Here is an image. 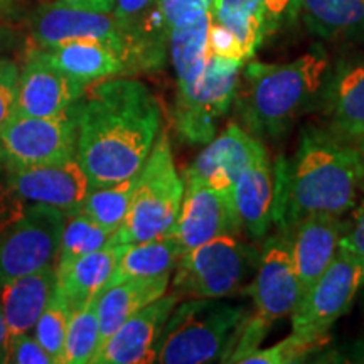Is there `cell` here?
I'll return each instance as SVG.
<instances>
[{
  "label": "cell",
  "instance_id": "cell-39",
  "mask_svg": "<svg viewBox=\"0 0 364 364\" xmlns=\"http://www.w3.org/2000/svg\"><path fill=\"white\" fill-rule=\"evenodd\" d=\"M263 11L267 33L270 34L284 24L285 21H294L299 17L300 0H255Z\"/></svg>",
  "mask_w": 364,
  "mask_h": 364
},
{
  "label": "cell",
  "instance_id": "cell-41",
  "mask_svg": "<svg viewBox=\"0 0 364 364\" xmlns=\"http://www.w3.org/2000/svg\"><path fill=\"white\" fill-rule=\"evenodd\" d=\"M213 0H162V9L171 29L176 22L199 11H209Z\"/></svg>",
  "mask_w": 364,
  "mask_h": 364
},
{
  "label": "cell",
  "instance_id": "cell-2",
  "mask_svg": "<svg viewBox=\"0 0 364 364\" xmlns=\"http://www.w3.org/2000/svg\"><path fill=\"white\" fill-rule=\"evenodd\" d=\"M358 164L351 144L321 125H306L292 161H280L273 223L292 233L311 215L341 216L358 204Z\"/></svg>",
  "mask_w": 364,
  "mask_h": 364
},
{
  "label": "cell",
  "instance_id": "cell-9",
  "mask_svg": "<svg viewBox=\"0 0 364 364\" xmlns=\"http://www.w3.org/2000/svg\"><path fill=\"white\" fill-rule=\"evenodd\" d=\"M65 225V213L33 204L22 220L0 235V287L53 265Z\"/></svg>",
  "mask_w": 364,
  "mask_h": 364
},
{
  "label": "cell",
  "instance_id": "cell-8",
  "mask_svg": "<svg viewBox=\"0 0 364 364\" xmlns=\"http://www.w3.org/2000/svg\"><path fill=\"white\" fill-rule=\"evenodd\" d=\"M364 285V263L339 248L338 257L292 312V332L327 338L331 327L351 309Z\"/></svg>",
  "mask_w": 364,
  "mask_h": 364
},
{
  "label": "cell",
  "instance_id": "cell-44",
  "mask_svg": "<svg viewBox=\"0 0 364 364\" xmlns=\"http://www.w3.org/2000/svg\"><path fill=\"white\" fill-rule=\"evenodd\" d=\"M354 149V154H356V164H358V186L359 191L364 193V136L359 139L358 142L351 144Z\"/></svg>",
  "mask_w": 364,
  "mask_h": 364
},
{
  "label": "cell",
  "instance_id": "cell-40",
  "mask_svg": "<svg viewBox=\"0 0 364 364\" xmlns=\"http://www.w3.org/2000/svg\"><path fill=\"white\" fill-rule=\"evenodd\" d=\"M341 250L358 257L364 263V201L353 208L351 221L346 223V231L339 243Z\"/></svg>",
  "mask_w": 364,
  "mask_h": 364
},
{
  "label": "cell",
  "instance_id": "cell-3",
  "mask_svg": "<svg viewBox=\"0 0 364 364\" xmlns=\"http://www.w3.org/2000/svg\"><path fill=\"white\" fill-rule=\"evenodd\" d=\"M329 66L321 46L289 63H248L235 102L250 134L279 139L300 115L316 110Z\"/></svg>",
  "mask_w": 364,
  "mask_h": 364
},
{
  "label": "cell",
  "instance_id": "cell-42",
  "mask_svg": "<svg viewBox=\"0 0 364 364\" xmlns=\"http://www.w3.org/2000/svg\"><path fill=\"white\" fill-rule=\"evenodd\" d=\"M59 2H65L73 7L86 9V11L112 14L117 0H59Z\"/></svg>",
  "mask_w": 364,
  "mask_h": 364
},
{
  "label": "cell",
  "instance_id": "cell-47",
  "mask_svg": "<svg viewBox=\"0 0 364 364\" xmlns=\"http://www.w3.org/2000/svg\"><path fill=\"white\" fill-rule=\"evenodd\" d=\"M4 161V154H2V145H0V162Z\"/></svg>",
  "mask_w": 364,
  "mask_h": 364
},
{
  "label": "cell",
  "instance_id": "cell-15",
  "mask_svg": "<svg viewBox=\"0 0 364 364\" xmlns=\"http://www.w3.org/2000/svg\"><path fill=\"white\" fill-rule=\"evenodd\" d=\"M241 230L233 194L203 184H184L179 216L169 231L179 241L182 252L188 253L218 236L238 235Z\"/></svg>",
  "mask_w": 364,
  "mask_h": 364
},
{
  "label": "cell",
  "instance_id": "cell-30",
  "mask_svg": "<svg viewBox=\"0 0 364 364\" xmlns=\"http://www.w3.org/2000/svg\"><path fill=\"white\" fill-rule=\"evenodd\" d=\"M115 231L100 226L98 223L81 213L68 218L65 230H63L61 245H59L56 275L65 273L73 263L85 255L107 247Z\"/></svg>",
  "mask_w": 364,
  "mask_h": 364
},
{
  "label": "cell",
  "instance_id": "cell-22",
  "mask_svg": "<svg viewBox=\"0 0 364 364\" xmlns=\"http://www.w3.org/2000/svg\"><path fill=\"white\" fill-rule=\"evenodd\" d=\"M29 53L56 66L83 86L127 75L125 63L112 48L98 41H70L54 48H34Z\"/></svg>",
  "mask_w": 364,
  "mask_h": 364
},
{
  "label": "cell",
  "instance_id": "cell-46",
  "mask_svg": "<svg viewBox=\"0 0 364 364\" xmlns=\"http://www.w3.org/2000/svg\"><path fill=\"white\" fill-rule=\"evenodd\" d=\"M14 11H16V4H14V0H0V17L12 16Z\"/></svg>",
  "mask_w": 364,
  "mask_h": 364
},
{
  "label": "cell",
  "instance_id": "cell-34",
  "mask_svg": "<svg viewBox=\"0 0 364 364\" xmlns=\"http://www.w3.org/2000/svg\"><path fill=\"white\" fill-rule=\"evenodd\" d=\"M327 338H312L292 332L289 338L267 349L258 348L257 351L248 354L243 359V364H290L300 363L314 351L326 344Z\"/></svg>",
  "mask_w": 364,
  "mask_h": 364
},
{
  "label": "cell",
  "instance_id": "cell-19",
  "mask_svg": "<svg viewBox=\"0 0 364 364\" xmlns=\"http://www.w3.org/2000/svg\"><path fill=\"white\" fill-rule=\"evenodd\" d=\"M86 86L70 78L44 59L27 54V61L19 73L16 115L58 117L70 112L78 102Z\"/></svg>",
  "mask_w": 364,
  "mask_h": 364
},
{
  "label": "cell",
  "instance_id": "cell-16",
  "mask_svg": "<svg viewBox=\"0 0 364 364\" xmlns=\"http://www.w3.org/2000/svg\"><path fill=\"white\" fill-rule=\"evenodd\" d=\"M265 147L257 136L238 124H230L206 147L184 172V184H203L233 194L235 182L241 172Z\"/></svg>",
  "mask_w": 364,
  "mask_h": 364
},
{
  "label": "cell",
  "instance_id": "cell-26",
  "mask_svg": "<svg viewBox=\"0 0 364 364\" xmlns=\"http://www.w3.org/2000/svg\"><path fill=\"white\" fill-rule=\"evenodd\" d=\"M171 275L152 279H132L98 294L100 348L125 324L132 316L154 300L161 299L169 287ZM100 351V349H98Z\"/></svg>",
  "mask_w": 364,
  "mask_h": 364
},
{
  "label": "cell",
  "instance_id": "cell-35",
  "mask_svg": "<svg viewBox=\"0 0 364 364\" xmlns=\"http://www.w3.org/2000/svg\"><path fill=\"white\" fill-rule=\"evenodd\" d=\"M19 73V66L12 59L0 56V130L16 115Z\"/></svg>",
  "mask_w": 364,
  "mask_h": 364
},
{
  "label": "cell",
  "instance_id": "cell-38",
  "mask_svg": "<svg viewBox=\"0 0 364 364\" xmlns=\"http://www.w3.org/2000/svg\"><path fill=\"white\" fill-rule=\"evenodd\" d=\"M31 206L33 204L24 201L9 184L6 177L0 179V235L6 233L9 228L22 220Z\"/></svg>",
  "mask_w": 364,
  "mask_h": 364
},
{
  "label": "cell",
  "instance_id": "cell-37",
  "mask_svg": "<svg viewBox=\"0 0 364 364\" xmlns=\"http://www.w3.org/2000/svg\"><path fill=\"white\" fill-rule=\"evenodd\" d=\"M7 363L14 364H54L53 358L38 343V339L27 334H14L9 339Z\"/></svg>",
  "mask_w": 364,
  "mask_h": 364
},
{
  "label": "cell",
  "instance_id": "cell-24",
  "mask_svg": "<svg viewBox=\"0 0 364 364\" xmlns=\"http://www.w3.org/2000/svg\"><path fill=\"white\" fill-rule=\"evenodd\" d=\"M56 282V268L49 265L0 287V309L11 336L27 334L34 329L36 322L51 302Z\"/></svg>",
  "mask_w": 364,
  "mask_h": 364
},
{
  "label": "cell",
  "instance_id": "cell-29",
  "mask_svg": "<svg viewBox=\"0 0 364 364\" xmlns=\"http://www.w3.org/2000/svg\"><path fill=\"white\" fill-rule=\"evenodd\" d=\"M209 21L233 36L248 59L253 58L268 34L263 11L255 0H213Z\"/></svg>",
  "mask_w": 364,
  "mask_h": 364
},
{
  "label": "cell",
  "instance_id": "cell-32",
  "mask_svg": "<svg viewBox=\"0 0 364 364\" xmlns=\"http://www.w3.org/2000/svg\"><path fill=\"white\" fill-rule=\"evenodd\" d=\"M100 349L98 295L85 307L71 314L66 332L65 364L93 363Z\"/></svg>",
  "mask_w": 364,
  "mask_h": 364
},
{
  "label": "cell",
  "instance_id": "cell-11",
  "mask_svg": "<svg viewBox=\"0 0 364 364\" xmlns=\"http://www.w3.org/2000/svg\"><path fill=\"white\" fill-rule=\"evenodd\" d=\"M318 125L343 142L364 136V49L331 63L316 110Z\"/></svg>",
  "mask_w": 364,
  "mask_h": 364
},
{
  "label": "cell",
  "instance_id": "cell-28",
  "mask_svg": "<svg viewBox=\"0 0 364 364\" xmlns=\"http://www.w3.org/2000/svg\"><path fill=\"white\" fill-rule=\"evenodd\" d=\"M209 11H199L176 22L171 29L169 49L177 75V88L193 85L206 68L209 49Z\"/></svg>",
  "mask_w": 364,
  "mask_h": 364
},
{
  "label": "cell",
  "instance_id": "cell-43",
  "mask_svg": "<svg viewBox=\"0 0 364 364\" xmlns=\"http://www.w3.org/2000/svg\"><path fill=\"white\" fill-rule=\"evenodd\" d=\"M9 339H11V332H9L6 317H4L2 309H0V364L7 363Z\"/></svg>",
  "mask_w": 364,
  "mask_h": 364
},
{
  "label": "cell",
  "instance_id": "cell-14",
  "mask_svg": "<svg viewBox=\"0 0 364 364\" xmlns=\"http://www.w3.org/2000/svg\"><path fill=\"white\" fill-rule=\"evenodd\" d=\"M6 179L24 201L59 209L66 218L78 215L90 193V181L78 159L27 167L6 166Z\"/></svg>",
  "mask_w": 364,
  "mask_h": 364
},
{
  "label": "cell",
  "instance_id": "cell-45",
  "mask_svg": "<svg viewBox=\"0 0 364 364\" xmlns=\"http://www.w3.org/2000/svg\"><path fill=\"white\" fill-rule=\"evenodd\" d=\"M16 46V34L11 27L0 24V56H4L7 51Z\"/></svg>",
  "mask_w": 364,
  "mask_h": 364
},
{
  "label": "cell",
  "instance_id": "cell-31",
  "mask_svg": "<svg viewBox=\"0 0 364 364\" xmlns=\"http://www.w3.org/2000/svg\"><path fill=\"white\" fill-rule=\"evenodd\" d=\"M139 174L127 181L117 182V184L107 186V188L90 189L83 206H81V215L88 216L100 226L117 231L125 221L127 213L130 209Z\"/></svg>",
  "mask_w": 364,
  "mask_h": 364
},
{
  "label": "cell",
  "instance_id": "cell-23",
  "mask_svg": "<svg viewBox=\"0 0 364 364\" xmlns=\"http://www.w3.org/2000/svg\"><path fill=\"white\" fill-rule=\"evenodd\" d=\"M299 17L317 39L364 49V0H300Z\"/></svg>",
  "mask_w": 364,
  "mask_h": 364
},
{
  "label": "cell",
  "instance_id": "cell-12",
  "mask_svg": "<svg viewBox=\"0 0 364 364\" xmlns=\"http://www.w3.org/2000/svg\"><path fill=\"white\" fill-rule=\"evenodd\" d=\"M31 36L36 48H54L70 41H98L112 48L125 63L127 73H132L129 43L112 14L86 11L65 2L51 4L34 12Z\"/></svg>",
  "mask_w": 364,
  "mask_h": 364
},
{
  "label": "cell",
  "instance_id": "cell-36",
  "mask_svg": "<svg viewBox=\"0 0 364 364\" xmlns=\"http://www.w3.org/2000/svg\"><path fill=\"white\" fill-rule=\"evenodd\" d=\"M272 327V321L262 317L260 314L250 317V321L245 326L243 332H241L238 343H236L233 353L228 358V363H243V359L257 351L263 343V339L267 338L268 329Z\"/></svg>",
  "mask_w": 364,
  "mask_h": 364
},
{
  "label": "cell",
  "instance_id": "cell-4",
  "mask_svg": "<svg viewBox=\"0 0 364 364\" xmlns=\"http://www.w3.org/2000/svg\"><path fill=\"white\" fill-rule=\"evenodd\" d=\"M250 317L247 306L225 297L179 302L164 326L157 363H228Z\"/></svg>",
  "mask_w": 364,
  "mask_h": 364
},
{
  "label": "cell",
  "instance_id": "cell-1",
  "mask_svg": "<svg viewBox=\"0 0 364 364\" xmlns=\"http://www.w3.org/2000/svg\"><path fill=\"white\" fill-rule=\"evenodd\" d=\"M76 159L90 189L107 188L144 169L161 134V107L142 81L105 78L85 88L75 103Z\"/></svg>",
  "mask_w": 364,
  "mask_h": 364
},
{
  "label": "cell",
  "instance_id": "cell-21",
  "mask_svg": "<svg viewBox=\"0 0 364 364\" xmlns=\"http://www.w3.org/2000/svg\"><path fill=\"white\" fill-rule=\"evenodd\" d=\"M233 201L241 228L253 240H263L273 223L275 177L267 150L258 154L241 172L233 188Z\"/></svg>",
  "mask_w": 364,
  "mask_h": 364
},
{
  "label": "cell",
  "instance_id": "cell-6",
  "mask_svg": "<svg viewBox=\"0 0 364 364\" xmlns=\"http://www.w3.org/2000/svg\"><path fill=\"white\" fill-rule=\"evenodd\" d=\"M236 236H218L182 255L172 280L174 292L188 299H218L240 290L257 270L260 252Z\"/></svg>",
  "mask_w": 364,
  "mask_h": 364
},
{
  "label": "cell",
  "instance_id": "cell-5",
  "mask_svg": "<svg viewBox=\"0 0 364 364\" xmlns=\"http://www.w3.org/2000/svg\"><path fill=\"white\" fill-rule=\"evenodd\" d=\"M184 181L176 171L169 135L161 129L152 152L140 171L125 221L115 231L120 243H140L169 233L179 216Z\"/></svg>",
  "mask_w": 364,
  "mask_h": 364
},
{
  "label": "cell",
  "instance_id": "cell-7",
  "mask_svg": "<svg viewBox=\"0 0 364 364\" xmlns=\"http://www.w3.org/2000/svg\"><path fill=\"white\" fill-rule=\"evenodd\" d=\"M241 68V63L209 54L203 75L193 85L177 88L174 120L184 142L206 145L215 139L218 122L236 100Z\"/></svg>",
  "mask_w": 364,
  "mask_h": 364
},
{
  "label": "cell",
  "instance_id": "cell-27",
  "mask_svg": "<svg viewBox=\"0 0 364 364\" xmlns=\"http://www.w3.org/2000/svg\"><path fill=\"white\" fill-rule=\"evenodd\" d=\"M182 255L184 252H182L179 241L171 233L140 241V243L127 245L103 290L132 279H152V277L171 275L176 270Z\"/></svg>",
  "mask_w": 364,
  "mask_h": 364
},
{
  "label": "cell",
  "instance_id": "cell-17",
  "mask_svg": "<svg viewBox=\"0 0 364 364\" xmlns=\"http://www.w3.org/2000/svg\"><path fill=\"white\" fill-rule=\"evenodd\" d=\"M182 297L177 292L164 294L142 311L132 316L105 343L95 364H144L157 361L164 326Z\"/></svg>",
  "mask_w": 364,
  "mask_h": 364
},
{
  "label": "cell",
  "instance_id": "cell-10",
  "mask_svg": "<svg viewBox=\"0 0 364 364\" xmlns=\"http://www.w3.org/2000/svg\"><path fill=\"white\" fill-rule=\"evenodd\" d=\"M4 162L7 167H27L39 164L76 159L78 124L75 105L58 117L14 115L0 130Z\"/></svg>",
  "mask_w": 364,
  "mask_h": 364
},
{
  "label": "cell",
  "instance_id": "cell-18",
  "mask_svg": "<svg viewBox=\"0 0 364 364\" xmlns=\"http://www.w3.org/2000/svg\"><path fill=\"white\" fill-rule=\"evenodd\" d=\"M112 16L129 43L132 73L162 68L171 38L162 0H117Z\"/></svg>",
  "mask_w": 364,
  "mask_h": 364
},
{
  "label": "cell",
  "instance_id": "cell-33",
  "mask_svg": "<svg viewBox=\"0 0 364 364\" xmlns=\"http://www.w3.org/2000/svg\"><path fill=\"white\" fill-rule=\"evenodd\" d=\"M70 318V309L61 299V295L54 290L48 309L34 326V338L49 353L54 364H65V344Z\"/></svg>",
  "mask_w": 364,
  "mask_h": 364
},
{
  "label": "cell",
  "instance_id": "cell-20",
  "mask_svg": "<svg viewBox=\"0 0 364 364\" xmlns=\"http://www.w3.org/2000/svg\"><path fill=\"white\" fill-rule=\"evenodd\" d=\"M346 223L334 215H311L292 231V253L302 297L338 257Z\"/></svg>",
  "mask_w": 364,
  "mask_h": 364
},
{
  "label": "cell",
  "instance_id": "cell-13",
  "mask_svg": "<svg viewBox=\"0 0 364 364\" xmlns=\"http://www.w3.org/2000/svg\"><path fill=\"white\" fill-rule=\"evenodd\" d=\"M247 294L252 295L257 314L268 321L292 316L302 299L294 263L292 233L280 230L265 240Z\"/></svg>",
  "mask_w": 364,
  "mask_h": 364
},
{
  "label": "cell",
  "instance_id": "cell-25",
  "mask_svg": "<svg viewBox=\"0 0 364 364\" xmlns=\"http://www.w3.org/2000/svg\"><path fill=\"white\" fill-rule=\"evenodd\" d=\"M125 247L127 245L120 243L113 235L107 247L85 255L65 273L56 275V292L65 300L71 314L80 311L102 292Z\"/></svg>",
  "mask_w": 364,
  "mask_h": 364
}]
</instances>
